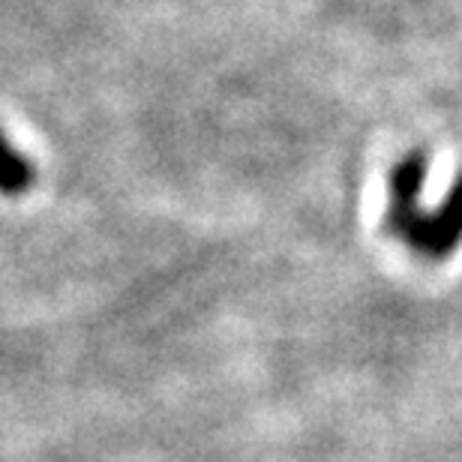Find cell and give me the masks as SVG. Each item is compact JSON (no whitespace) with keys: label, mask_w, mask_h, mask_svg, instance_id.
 Here are the masks:
<instances>
[{"label":"cell","mask_w":462,"mask_h":462,"mask_svg":"<svg viewBox=\"0 0 462 462\" xmlns=\"http://www.w3.org/2000/svg\"><path fill=\"white\" fill-rule=\"evenodd\" d=\"M427 180V156L414 151L396 162L391 174V208L387 228L414 253L427 258H448L462 244V174L450 187L445 205L432 214L420 210V189Z\"/></svg>","instance_id":"obj_1"},{"label":"cell","mask_w":462,"mask_h":462,"mask_svg":"<svg viewBox=\"0 0 462 462\" xmlns=\"http://www.w3.org/2000/svg\"><path fill=\"white\" fill-rule=\"evenodd\" d=\"M33 183V165L0 133V196H24Z\"/></svg>","instance_id":"obj_2"}]
</instances>
